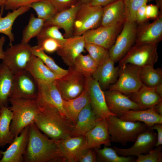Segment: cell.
Masks as SVG:
<instances>
[{
  "mask_svg": "<svg viewBox=\"0 0 162 162\" xmlns=\"http://www.w3.org/2000/svg\"><path fill=\"white\" fill-rule=\"evenodd\" d=\"M159 8L157 5L147 4L146 14L147 19H156L159 16Z\"/></svg>",
  "mask_w": 162,
  "mask_h": 162,
  "instance_id": "47",
  "label": "cell"
},
{
  "mask_svg": "<svg viewBox=\"0 0 162 162\" xmlns=\"http://www.w3.org/2000/svg\"><path fill=\"white\" fill-rule=\"evenodd\" d=\"M115 63L110 57L98 66L92 76L103 90L109 89L117 80L119 67H115Z\"/></svg>",
  "mask_w": 162,
  "mask_h": 162,
  "instance_id": "22",
  "label": "cell"
},
{
  "mask_svg": "<svg viewBox=\"0 0 162 162\" xmlns=\"http://www.w3.org/2000/svg\"><path fill=\"white\" fill-rule=\"evenodd\" d=\"M98 120L89 103L78 115L71 136L85 135L95 126Z\"/></svg>",
  "mask_w": 162,
  "mask_h": 162,
  "instance_id": "26",
  "label": "cell"
},
{
  "mask_svg": "<svg viewBox=\"0 0 162 162\" xmlns=\"http://www.w3.org/2000/svg\"><path fill=\"white\" fill-rule=\"evenodd\" d=\"M37 82H50L60 78L38 57L33 55L26 69Z\"/></svg>",
  "mask_w": 162,
  "mask_h": 162,
  "instance_id": "29",
  "label": "cell"
},
{
  "mask_svg": "<svg viewBox=\"0 0 162 162\" xmlns=\"http://www.w3.org/2000/svg\"><path fill=\"white\" fill-rule=\"evenodd\" d=\"M148 0H127L124 1L125 5L126 21L135 22L137 10L142 6L147 4Z\"/></svg>",
  "mask_w": 162,
  "mask_h": 162,
  "instance_id": "40",
  "label": "cell"
},
{
  "mask_svg": "<svg viewBox=\"0 0 162 162\" xmlns=\"http://www.w3.org/2000/svg\"><path fill=\"white\" fill-rule=\"evenodd\" d=\"M157 140V134L148 127L137 136L134 145L127 148H122L116 146L113 148L118 154L124 156H137L148 153L153 149Z\"/></svg>",
  "mask_w": 162,
  "mask_h": 162,
  "instance_id": "13",
  "label": "cell"
},
{
  "mask_svg": "<svg viewBox=\"0 0 162 162\" xmlns=\"http://www.w3.org/2000/svg\"><path fill=\"white\" fill-rule=\"evenodd\" d=\"M116 0H92L90 4L94 6L104 7Z\"/></svg>",
  "mask_w": 162,
  "mask_h": 162,
  "instance_id": "50",
  "label": "cell"
},
{
  "mask_svg": "<svg viewBox=\"0 0 162 162\" xmlns=\"http://www.w3.org/2000/svg\"><path fill=\"white\" fill-rule=\"evenodd\" d=\"M5 41V38L2 36L0 38V59L2 60L4 57V51L3 47Z\"/></svg>",
  "mask_w": 162,
  "mask_h": 162,
  "instance_id": "51",
  "label": "cell"
},
{
  "mask_svg": "<svg viewBox=\"0 0 162 162\" xmlns=\"http://www.w3.org/2000/svg\"><path fill=\"white\" fill-rule=\"evenodd\" d=\"M140 67L127 64L119 67L118 77L109 89L118 91L126 95L138 90L143 85L140 76Z\"/></svg>",
  "mask_w": 162,
  "mask_h": 162,
  "instance_id": "10",
  "label": "cell"
},
{
  "mask_svg": "<svg viewBox=\"0 0 162 162\" xmlns=\"http://www.w3.org/2000/svg\"><path fill=\"white\" fill-rule=\"evenodd\" d=\"M58 12L68 8L75 4L77 0H49Z\"/></svg>",
  "mask_w": 162,
  "mask_h": 162,
  "instance_id": "46",
  "label": "cell"
},
{
  "mask_svg": "<svg viewBox=\"0 0 162 162\" xmlns=\"http://www.w3.org/2000/svg\"><path fill=\"white\" fill-rule=\"evenodd\" d=\"M89 103V92L86 79L85 88L81 94L71 99L64 100V107L67 116L74 125L80 112Z\"/></svg>",
  "mask_w": 162,
  "mask_h": 162,
  "instance_id": "28",
  "label": "cell"
},
{
  "mask_svg": "<svg viewBox=\"0 0 162 162\" xmlns=\"http://www.w3.org/2000/svg\"><path fill=\"white\" fill-rule=\"evenodd\" d=\"M55 82L63 100H68L75 98L82 93L86 87V77L71 66L69 67L65 75Z\"/></svg>",
  "mask_w": 162,
  "mask_h": 162,
  "instance_id": "6",
  "label": "cell"
},
{
  "mask_svg": "<svg viewBox=\"0 0 162 162\" xmlns=\"http://www.w3.org/2000/svg\"><path fill=\"white\" fill-rule=\"evenodd\" d=\"M152 129L157 130V140L155 147L160 146L162 144V123L155 124L150 127Z\"/></svg>",
  "mask_w": 162,
  "mask_h": 162,
  "instance_id": "49",
  "label": "cell"
},
{
  "mask_svg": "<svg viewBox=\"0 0 162 162\" xmlns=\"http://www.w3.org/2000/svg\"><path fill=\"white\" fill-rule=\"evenodd\" d=\"M39 110L34 123L49 138L58 140L71 136L74 124L56 108L36 99Z\"/></svg>",
  "mask_w": 162,
  "mask_h": 162,
  "instance_id": "2",
  "label": "cell"
},
{
  "mask_svg": "<svg viewBox=\"0 0 162 162\" xmlns=\"http://www.w3.org/2000/svg\"></svg>",
  "mask_w": 162,
  "mask_h": 162,
  "instance_id": "60",
  "label": "cell"
},
{
  "mask_svg": "<svg viewBox=\"0 0 162 162\" xmlns=\"http://www.w3.org/2000/svg\"><path fill=\"white\" fill-rule=\"evenodd\" d=\"M123 25L101 26L87 31L82 35L86 43L100 46L109 50L114 43Z\"/></svg>",
  "mask_w": 162,
  "mask_h": 162,
  "instance_id": "12",
  "label": "cell"
},
{
  "mask_svg": "<svg viewBox=\"0 0 162 162\" xmlns=\"http://www.w3.org/2000/svg\"><path fill=\"white\" fill-rule=\"evenodd\" d=\"M29 126L14 138L5 151H3L0 162H23L28 140Z\"/></svg>",
  "mask_w": 162,
  "mask_h": 162,
  "instance_id": "18",
  "label": "cell"
},
{
  "mask_svg": "<svg viewBox=\"0 0 162 162\" xmlns=\"http://www.w3.org/2000/svg\"><path fill=\"white\" fill-rule=\"evenodd\" d=\"M104 92L109 110L117 116L129 110H142L140 106L128 96L118 91L108 89Z\"/></svg>",
  "mask_w": 162,
  "mask_h": 162,
  "instance_id": "15",
  "label": "cell"
},
{
  "mask_svg": "<svg viewBox=\"0 0 162 162\" xmlns=\"http://www.w3.org/2000/svg\"><path fill=\"white\" fill-rule=\"evenodd\" d=\"M2 152H3V151L1 150L0 149V160H1L2 157V155H3Z\"/></svg>",
  "mask_w": 162,
  "mask_h": 162,
  "instance_id": "56",
  "label": "cell"
},
{
  "mask_svg": "<svg viewBox=\"0 0 162 162\" xmlns=\"http://www.w3.org/2000/svg\"><path fill=\"white\" fill-rule=\"evenodd\" d=\"M7 0H0V7L4 8V5Z\"/></svg>",
  "mask_w": 162,
  "mask_h": 162,
  "instance_id": "55",
  "label": "cell"
},
{
  "mask_svg": "<svg viewBox=\"0 0 162 162\" xmlns=\"http://www.w3.org/2000/svg\"><path fill=\"white\" fill-rule=\"evenodd\" d=\"M121 0L123 1H125L127 0Z\"/></svg>",
  "mask_w": 162,
  "mask_h": 162,
  "instance_id": "58",
  "label": "cell"
},
{
  "mask_svg": "<svg viewBox=\"0 0 162 162\" xmlns=\"http://www.w3.org/2000/svg\"><path fill=\"white\" fill-rule=\"evenodd\" d=\"M103 7L81 4L77 13L74 26V36L82 35L87 31L98 27L100 24Z\"/></svg>",
  "mask_w": 162,
  "mask_h": 162,
  "instance_id": "5",
  "label": "cell"
},
{
  "mask_svg": "<svg viewBox=\"0 0 162 162\" xmlns=\"http://www.w3.org/2000/svg\"><path fill=\"white\" fill-rule=\"evenodd\" d=\"M4 51L2 63L13 74L26 69L33 55L31 46L22 43L13 45Z\"/></svg>",
  "mask_w": 162,
  "mask_h": 162,
  "instance_id": "9",
  "label": "cell"
},
{
  "mask_svg": "<svg viewBox=\"0 0 162 162\" xmlns=\"http://www.w3.org/2000/svg\"><path fill=\"white\" fill-rule=\"evenodd\" d=\"M153 0H148V2H150L152 1H153Z\"/></svg>",
  "mask_w": 162,
  "mask_h": 162,
  "instance_id": "57",
  "label": "cell"
},
{
  "mask_svg": "<svg viewBox=\"0 0 162 162\" xmlns=\"http://www.w3.org/2000/svg\"><path fill=\"white\" fill-rule=\"evenodd\" d=\"M115 42L109 50L110 58L116 62L121 60L135 43L137 30L136 23L126 21Z\"/></svg>",
  "mask_w": 162,
  "mask_h": 162,
  "instance_id": "8",
  "label": "cell"
},
{
  "mask_svg": "<svg viewBox=\"0 0 162 162\" xmlns=\"http://www.w3.org/2000/svg\"><path fill=\"white\" fill-rule=\"evenodd\" d=\"M157 46L156 44L135 43L119 61L118 66L127 64L139 67L154 65L158 58Z\"/></svg>",
  "mask_w": 162,
  "mask_h": 162,
  "instance_id": "7",
  "label": "cell"
},
{
  "mask_svg": "<svg viewBox=\"0 0 162 162\" xmlns=\"http://www.w3.org/2000/svg\"><path fill=\"white\" fill-rule=\"evenodd\" d=\"M45 22L44 20L36 17L33 14H31L28 23L23 30L21 42L28 44L32 38L37 37L44 27Z\"/></svg>",
  "mask_w": 162,
  "mask_h": 162,
  "instance_id": "34",
  "label": "cell"
},
{
  "mask_svg": "<svg viewBox=\"0 0 162 162\" xmlns=\"http://www.w3.org/2000/svg\"><path fill=\"white\" fill-rule=\"evenodd\" d=\"M85 43L83 35L68 38L57 53L67 65L73 66L76 58L84 51Z\"/></svg>",
  "mask_w": 162,
  "mask_h": 162,
  "instance_id": "17",
  "label": "cell"
},
{
  "mask_svg": "<svg viewBox=\"0 0 162 162\" xmlns=\"http://www.w3.org/2000/svg\"><path fill=\"white\" fill-rule=\"evenodd\" d=\"M152 149L148 154H141L138 155L137 159L135 160L136 162H161L162 156L161 146L156 147Z\"/></svg>",
  "mask_w": 162,
  "mask_h": 162,
  "instance_id": "43",
  "label": "cell"
},
{
  "mask_svg": "<svg viewBox=\"0 0 162 162\" xmlns=\"http://www.w3.org/2000/svg\"><path fill=\"white\" fill-rule=\"evenodd\" d=\"M31 50L33 54L40 58L44 63L52 71L60 78L65 75L68 70L59 66L54 59L47 55L45 52L37 45L32 46Z\"/></svg>",
  "mask_w": 162,
  "mask_h": 162,
  "instance_id": "37",
  "label": "cell"
},
{
  "mask_svg": "<svg viewBox=\"0 0 162 162\" xmlns=\"http://www.w3.org/2000/svg\"><path fill=\"white\" fill-rule=\"evenodd\" d=\"M140 76L142 84L148 87L154 88L162 83V69H155L154 65L140 67Z\"/></svg>",
  "mask_w": 162,
  "mask_h": 162,
  "instance_id": "33",
  "label": "cell"
},
{
  "mask_svg": "<svg viewBox=\"0 0 162 162\" xmlns=\"http://www.w3.org/2000/svg\"><path fill=\"white\" fill-rule=\"evenodd\" d=\"M58 142L67 162H78L80 155L86 149L85 135L69 136Z\"/></svg>",
  "mask_w": 162,
  "mask_h": 162,
  "instance_id": "23",
  "label": "cell"
},
{
  "mask_svg": "<svg viewBox=\"0 0 162 162\" xmlns=\"http://www.w3.org/2000/svg\"><path fill=\"white\" fill-rule=\"evenodd\" d=\"M41 0H7L4 8L6 10H13L18 8L28 6L34 2Z\"/></svg>",
  "mask_w": 162,
  "mask_h": 162,
  "instance_id": "44",
  "label": "cell"
},
{
  "mask_svg": "<svg viewBox=\"0 0 162 162\" xmlns=\"http://www.w3.org/2000/svg\"><path fill=\"white\" fill-rule=\"evenodd\" d=\"M147 4L141 7L137 11L135 17V22L139 24L144 23L147 19L146 14V8Z\"/></svg>",
  "mask_w": 162,
  "mask_h": 162,
  "instance_id": "48",
  "label": "cell"
},
{
  "mask_svg": "<svg viewBox=\"0 0 162 162\" xmlns=\"http://www.w3.org/2000/svg\"><path fill=\"white\" fill-rule=\"evenodd\" d=\"M55 81L37 82L38 93L36 99L52 106L63 115L68 117L64 107V100L57 88Z\"/></svg>",
  "mask_w": 162,
  "mask_h": 162,
  "instance_id": "21",
  "label": "cell"
},
{
  "mask_svg": "<svg viewBox=\"0 0 162 162\" xmlns=\"http://www.w3.org/2000/svg\"><path fill=\"white\" fill-rule=\"evenodd\" d=\"M92 0H79V2L81 4H87L90 3Z\"/></svg>",
  "mask_w": 162,
  "mask_h": 162,
  "instance_id": "54",
  "label": "cell"
},
{
  "mask_svg": "<svg viewBox=\"0 0 162 162\" xmlns=\"http://www.w3.org/2000/svg\"><path fill=\"white\" fill-rule=\"evenodd\" d=\"M81 4L78 2L70 7L58 12L45 21L44 26H57L63 29L66 36H70L73 31L76 16Z\"/></svg>",
  "mask_w": 162,
  "mask_h": 162,
  "instance_id": "19",
  "label": "cell"
},
{
  "mask_svg": "<svg viewBox=\"0 0 162 162\" xmlns=\"http://www.w3.org/2000/svg\"><path fill=\"white\" fill-rule=\"evenodd\" d=\"M25 162H65L58 140L49 138L34 123L29 126Z\"/></svg>",
  "mask_w": 162,
  "mask_h": 162,
  "instance_id": "1",
  "label": "cell"
},
{
  "mask_svg": "<svg viewBox=\"0 0 162 162\" xmlns=\"http://www.w3.org/2000/svg\"><path fill=\"white\" fill-rule=\"evenodd\" d=\"M107 119L111 141L124 146L134 142L138 135L148 128L142 122L123 120L115 115Z\"/></svg>",
  "mask_w": 162,
  "mask_h": 162,
  "instance_id": "4",
  "label": "cell"
},
{
  "mask_svg": "<svg viewBox=\"0 0 162 162\" xmlns=\"http://www.w3.org/2000/svg\"><path fill=\"white\" fill-rule=\"evenodd\" d=\"M29 6L34 10L38 17L45 21L58 12L49 0H41L32 3Z\"/></svg>",
  "mask_w": 162,
  "mask_h": 162,
  "instance_id": "38",
  "label": "cell"
},
{
  "mask_svg": "<svg viewBox=\"0 0 162 162\" xmlns=\"http://www.w3.org/2000/svg\"><path fill=\"white\" fill-rule=\"evenodd\" d=\"M38 93V83L27 70L14 74L10 98L36 99Z\"/></svg>",
  "mask_w": 162,
  "mask_h": 162,
  "instance_id": "11",
  "label": "cell"
},
{
  "mask_svg": "<svg viewBox=\"0 0 162 162\" xmlns=\"http://www.w3.org/2000/svg\"><path fill=\"white\" fill-rule=\"evenodd\" d=\"M117 116L124 120L142 122L150 128L155 124L162 123V116L157 113L153 107L145 110H129Z\"/></svg>",
  "mask_w": 162,
  "mask_h": 162,
  "instance_id": "25",
  "label": "cell"
},
{
  "mask_svg": "<svg viewBox=\"0 0 162 162\" xmlns=\"http://www.w3.org/2000/svg\"><path fill=\"white\" fill-rule=\"evenodd\" d=\"M59 28L55 26H44L37 39L44 38H51L60 41H64L65 38L59 30Z\"/></svg>",
  "mask_w": 162,
  "mask_h": 162,
  "instance_id": "42",
  "label": "cell"
},
{
  "mask_svg": "<svg viewBox=\"0 0 162 162\" xmlns=\"http://www.w3.org/2000/svg\"><path fill=\"white\" fill-rule=\"evenodd\" d=\"M125 21V5L123 1L116 0L103 7L101 26L123 24Z\"/></svg>",
  "mask_w": 162,
  "mask_h": 162,
  "instance_id": "24",
  "label": "cell"
},
{
  "mask_svg": "<svg viewBox=\"0 0 162 162\" xmlns=\"http://www.w3.org/2000/svg\"><path fill=\"white\" fill-rule=\"evenodd\" d=\"M85 48L98 66L110 57L109 50L100 46L86 43Z\"/></svg>",
  "mask_w": 162,
  "mask_h": 162,
  "instance_id": "39",
  "label": "cell"
},
{
  "mask_svg": "<svg viewBox=\"0 0 162 162\" xmlns=\"http://www.w3.org/2000/svg\"><path fill=\"white\" fill-rule=\"evenodd\" d=\"M78 162H97V154L94 149L89 148L85 150L79 157Z\"/></svg>",
  "mask_w": 162,
  "mask_h": 162,
  "instance_id": "45",
  "label": "cell"
},
{
  "mask_svg": "<svg viewBox=\"0 0 162 162\" xmlns=\"http://www.w3.org/2000/svg\"><path fill=\"white\" fill-rule=\"evenodd\" d=\"M130 98L137 104L142 110L153 107L162 100L154 88L143 85L136 91L128 94Z\"/></svg>",
  "mask_w": 162,
  "mask_h": 162,
  "instance_id": "27",
  "label": "cell"
},
{
  "mask_svg": "<svg viewBox=\"0 0 162 162\" xmlns=\"http://www.w3.org/2000/svg\"><path fill=\"white\" fill-rule=\"evenodd\" d=\"M37 40V46L45 52L48 53H52L58 51L65 40L62 41L49 38H42Z\"/></svg>",
  "mask_w": 162,
  "mask_h": 162,
  "instance_id": "41",
  "label": "cell"
},
{
  "mask_svg": "<svg viewBox=\"0 0 162 162\" xmlns=\"http://www.w3.org/2000/svg\"><path fill=\"white\" fill-rule=\"evenodd\" d=\"M154 88L157 93L162 98V83L158 85Z\"/></svg>",
  "mask_w": 162,
  "mask_h": 162,
  "instance_id": "53",
  "label": "cell"
},
{
  "mask_svg": "<svg viewBox=\"0 0 162 162\" xmlns=\"http://www.w3.org/2000/svg\"><path fill=\"white\" fill-rule=\"evenodd\" d=\"M97 154V161L104 162H132L136 160L131 156L118 155L113 148L105 146L102 149H94Z\"/></svg>",
  "mask_w": 162,
  "mask_h": 162,
  "instance_id": "35",
  "label": "cell"
},
{
  "mask_svg": "<svg viewBox=\"0 0 162 162\" xmlns=\"http://www.w3.org/2000/svg\"><path fill=\"white\" fill-rule=\"evenodd\" d=\"M13 113L8 107L1 108L0 113V147L10 144L14 139L10 131V127Z\"/></svg>",
  "mask_w": 162,
  "mask_h": 162,
  "instance_id": "32",
  "label": "cell"
},
{
  "mask_svg": "<svg viewBox=\"0 0 162 162\" xmlns=\"http://www.w3.org/2000/svg\"><path fill=\"white\" fill-rule=\"evenodd\" d=\"M153 107L157 113L162 116V100Z\"/></svg>",
  "mask_w": 162,
  "mask_h": 162,
  "instance_id": "52",
  "label": "cell"
},
{
  "mask_svg": "<svg viewBox=\"0 0 162 162\" xmlns=\"http://www.w3.org/2000/svg\"><path fill=\"white\" fill-rule=\"evenodd\" d=\"M8 106L13 113L10 131L13 139L34 123L39 109L36 99L11 98Z\"/></svg>",
  "mask_w": 162,
  "mask_h": 162,
  "instance_id": "3",
  "label": "cell"
},
{
  "mask_svg": "<svg viewBox=\"0 0 162 162\" xmlns=\"http://www.w3.org/2000/svg\"><path fill=\"white\" fill-rule=\"evenodd\" d=\"M73 66L76 70L87 77L92 76L98 65L88 54H81L76 59Z\"/></svg>",
  "mask_w": 162,
  "mask_h": 162,
  "instance_id": "36",
  "label": "cell"
},
{
  "mask_svg": "<svg viewBox=\"0 0 162 162\" xmlns=\"http://www.w3.org/2000/svg\"><path fill=\"white\" fill-rule=\"evenodd\" d=\"M14 74L0 63V108L8 107L12 93Z\"/></svg>",
  "mask_w": 162,
  "mask_h": 162,
  "instance_id": "30",
  "label": "cell"
},
{
  "mask_svg": "<svg viewBox=\"0 0 162 162\" xmlns=\"http://www.w3.org/2000/svg\"><path fill=\"white\" fill-rule=\"evenodd\" d=\"M4 8H1L0 13V33L6 35L10 40L9 45L12 44L14 40V37L12 32L14 23L19 16L28 11L30 8L28 6L20 7L18 8L9 12L6 15L2 17Z\"/></svg>",
  "mask_w": 162,
  "mask_h": 162,
  "instance_id": "31",
  "label": "cell"
},
{
  "mask_svg": "<svg viewBox=\"0 0 162 162\" xmlns=\"http://www.w3.org/2000/svg\"><path fill=\"white\" fill-rule=\"evenodd\" d=\"M85 149L99 148L101 146H111L107 119H98L95 126L85 135Z\"/></svg>",
  "mask_w": 162,
  "mask_h": 162,
  "instance_id": "16",
  "label": "cell"
},
{
  "mask_svg": "<svg viewBox=\"0 0 162 162\" xmlns=\"http://www.w3.org/2000/svg\"><path fill=\"white\" fill-rule=\"evenodd\" d=\"M86 79L89 90L90 104L97 118L107 119L111 116H116L109 110L104 92L98 82L92 76L86 77Z\"/></svg>",
  "mask_w": 162,
  "mask_h": 162,
  "instance_id": "14",
  "label": "cell"
},
{
  "mask_svg": "<svg viewBox=\"0 0 162 162\" xmlns=\"http://www.w3.org/2000/svg\"><path fill=\"white\" fill-rule=\"evenodd\" d=\"M137 27L135 43L158 45L162 38V16L160 15L151 23Z\"/></svg>",
  "mask_w": 162,
  "mask_h": 162,
  "instance_id": "20",
  "label": "cell"
},
{
  "mask_svg": "<svg viewBox=\"0 0 162 162\" xmlns=\"http://www.w3.org/2000/svg\"><path fill=\"white\" fill-rule=\"evenodd\" d=\"M1 108H0V112H1Z\"/></svg>",
  "mask_w": 162,
  "mask_h": 162,
  "instance_id": "59",
  "label": "cell"
}]
</instances>
